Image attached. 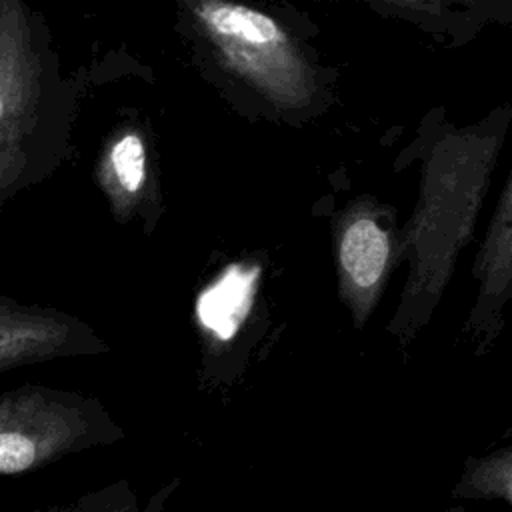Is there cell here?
Listing matches in <instances>:
<instances>
[{
  "label": "cell",
  "instance_id": "obj_6",
  "mask_svg": "<svg viewBox=\"0 0 512 512\" xmlns=\"http://www.w3.org/2000/svg\"><path fill=\"white\" fill-rule=\"evenodd\" d=\"M108 340L66 310L26 304L0 292V374L54 360L110 352Z\"/></svg>",
  "mask_w": 512,
  "mask_h": 512
},
{
  "label": "cell",
  "instance_id": "obj_1",
  "mask_svg": "<svg viewBox=\"0 0 512 512\" xmlns=\"http://www.w3.org/2000/svg\"><path fill=\"white\" fill-rule=\"evenodd\" d=\"M430 130L420 128V196L398 250L410 256V276L390 330L410 338L434 310L468 240L494 166L512 124V106L500 104L478 122L456 126L432 110Z\"/></svg>",
  "mask_w": 512,
  "mask_h": 512
},
{
  "label": "cell",
  "instance_id": "obj_7",
  "mask_svg": "<svg viewBox=\"0 0 512 512\" xmlns=\"http://www.w3.org/2000/svg\"><path fill=\"white\" fill-rule=\"evenodd\" d=\"M336 268L340 298L362 328L380 300L394 264V236L374 200H354L336 220Z\"/></svg>",
  "mask_w": 512,
  "mask_h": 512
},
{
  "label": "cell",
  "instance_id": "obj_10",
  "mask_svg": "<svg viewBox=\"0 0 512 512\" xmlns=\"http://www.w3.org/2000/svg\"><path fill=\"white\" fill-rule=\"evenodd\" d=\"M178 480L158 488L142 506L136 490L128 480H118L102 488H94L70 502H60L36 512H166V500L174 492Z\"/></svg>",
  "mask_w": 512,
  "mask_h": 512
},
{
  "label": "cell",
  "instance_id": "obj_2",
  "mask_svg": "<svg viewBox=\"0 0 512 512\" xmlns=\"http://www.w3.org/2000/svg\"><path fill=\"white\" fill-rule=\"evenodd\" d=\"M80 92L46 16L28 0H0V208L68 160Z\"/></svg>",
  "mask_w": 512,
  "mask_h": 512
},
{
  "label": "cell",
  "instance_id": "obj_3",
  "mask_svg": "<svg viewBox=\"0 0 512 512\" xmlns=\"http://www.w3.org/2000/svg\"><path fill=\"white\" fill-rule=\"evenodd\" d=\"M176 10L196 62L232 92L292 124L326 108V70L282 18L244 0H176Z\"/></svg>",
  "mask_w": 512,
  "mask_h": 512
},
{
  "label": "cell",
  "instance_id": "obj_9",
  "mask_svg": "<svg viewBox=\"0 0 512 512\" xmlns=\"http://www.w3.org/2000/svg\"><path fill=\"white\" fill-rule=\"evenodd\" d=\"M450 46H464L488 24L470 0H362Z\"/></svg>",
  "mask_w": 512,
  "mask_h": 512
},
{
  "label": "cell",
  "instance_id": "obj_11",
  "mask_svg": "<svg viewBox=\"0 0 512 512\" xmlns=\"http://www.w3.org/2000/svg\"><path fill=\"white\" fill-rule=\"evenodd\" d=\"M460 492L504 498L512 506V448L470 462L464 472Z\"/></svg>",
  "mask_w": 512,
  "mask_h": 512
},
{
  "label": "cell",
  "instance_id": "obj_4",
  "mask_svg": "<svg viewBox=\"0 0 512 512\" xmlns=\"http://www.w3.org/2000/svg\"><path fill=\"white\" fill-rule=\"evenodd\" d=\"M124 436L122 424L96 396L44 384L0 394V476L34 472Z\"/></svg>",
  "mask_w": 512,
  "mask_h": 512
},
{
  "label": "cell",
  "instance_id": "obj_12",
  "mask_svg": "<svg viewBox=\"0 0 512 512\" xmlns=\"http://www.w3.org/2000/svg\"><path fill=\"white\" fill-rule=\"evenodd\" d=\"M486 22L512 24V0H470Z\"/></svg>",
  "mask_w": 512,
  "mask_h": 512
},
{
  "label": "cell",
  "instance_id": "obj_5",
  "mask_svg": "<svg viewBox=\"0 0 512 512\" xmlns=\"http://www.w3.org/2000/svg\"><path fill=\"white\" fill-rule=\"evenodd\" d=\"M94 184L116 224L138 222L146 236L156 230L164 198L154 138L142 118L126 116L106 134L94 162Z\"/></svg>",
  "mask_w": 512,
  "mask_h": 512
},
{
  "label": "cell",
  "instance_id": "obj_8",
  "mask_svg": "<svg viewBox=\"0 0 512 512\" xmlns=\"http://www.w3.org/2000/svg\"><path fill=\"white\" fill-rule=\"evenodd\" d=\"M474 276L480 290L470 320L490 340L498 332V312L512 296V172L478 250Z\"/></svg>",
  "mask_w": 512,
  "mask_h": 512
}]
</instances>
